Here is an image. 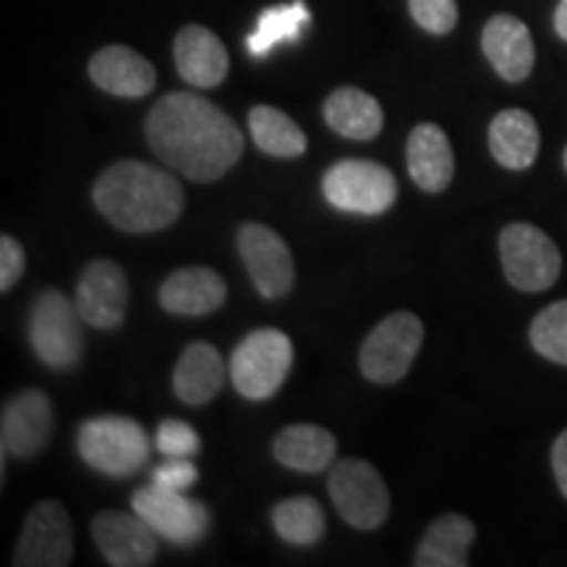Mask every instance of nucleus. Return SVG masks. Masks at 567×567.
<instances>
[{
	"label": "nucleus",
	"mask_w": 567,
	"mask_h": 567,
	"mask_svg": "<svg viewBox=\"0 0 567 567\" xmlns=\"http://www.w3.org/2000/svg\"><path fill=\"white\" fill-rule=\"evenodd\" d=\"M274 457L297 473H321L334 465L337 439L313 423H295L274 439Z\"/></svg>",
	"instance_id": "nucleus-23"
},
{
	"label": "nucleus",
	"mask_w": 567,
	"mask_h": 567,
	"mask_svg": "<svg viewBox=\"0 0 567 567\" xmlns=\"http://www.w3.org/2000/svg\"><path fill=\"white\" fill-rule=\"evenodd\" d=\"M53 402L40 389H24L6 400L0 413V444H3V460H30L45 452L53 439Z\"/></svg>",
	"instance_id": "nucleus-12"
},
{
	"label": "nucleus",
	"mask_w": 567,
	"mask_h": 567,
	"mask_svg": "<svg viewBox=\"0 0 567 567\" xmlns=\"http://www.w3.org/2000/svg\"><path fill=\"white\" fill-rule=\"evenodd\" d=\"M410 17L431 34H450L457 27V0H408Z\"/></svg>",
	"instance_id": "nucleus-31"
},
{
	"label": "nucleus",
	"mask_w": 567,
	"mask_h": 567,
	"mask_svg": "<svg viewBox=\"0 0 567 567\" xmlns=\"http://www.w3.org/2000/svg\"><path fill=\"white\" fill-rule=\"evenodd\" d=\"M555 30L567 42V0H559L555 9Z\"/></svg>",
	"instance_id": "nucleus-35"
},
{
	"label": "nucleus",
	"mask_w": 567,
	"mask_h": 567,
	"mask_svg": "<svg viewBox=\"0 0 567 567\" xmlns=\"http://www.w3.org/2000/svg\"><path fill=\"white\" fill-rule=\"evenodd\" d=\"M295 363V347L279 329L250 331L231 354V384L245 400L264 402L287 381Z\"/></svg>",
	"instance_id": "nucleus-4"
},
{
	"label": "nucleus",
	"mask_w": 567,
	"mask_h": 567,
	"mask_svg": "<svg viewBox=\"0 0 567 567\" xmlns=\"http://www.w3.org/2000/svg\"><path fill=\"white\" fill-rule=\"evenodd\" d=\"M250 134L258 151L274 158H297L308 151V137L287 113L274 105H255L247 116Z\"/></svg>",
	"instance_id": "nucleus-26"
},
{
	"label": "nucleus",
	"mask_w": 567,
	"mask_h": 567,
	"mask_svg": "<svg viewBox=\"0 0 567 567\" xmlns=\"http://www.w3.org/2000/svg\"><path fill=\"white\" fill-rule=\"evenodd\" d=\"M151 151L189 182H216L243 158V132L229 113L195 92H168L145 122Z\"/></svg>",
	"instance_id": "nucleus-1"
},
{
	"label": "nucleus",
	"mask_w": 567,
	"mask_h": 567,
	"mask_svg": "<svg viewBox=\"0 0 567 567\" xmlns=\"http://www.w3.org/2000/svg\"><path fill=\"white\" fill-rule=\"evenodd\" d=\"M499 258L507 281L520 292H544L563 274V255L555 239L534 224H507L499 234Z\"/></svg>",
	"instance_id": "nucleus-6"
},
{
	"label": "nucleus",
	"mask_w": 567,
	"mask_h": 567,
	"mask_svg": "<svg viewBox=\"0 0 567 567\" xmlns=\"http://www.w3.org/2000/svg\"><path fill=\"white\" fill-rule=\"evenodd\" d=\"M551 471H555L559 492H563L567 499V429L555 439V444H551Z\"/></svg>",
	"instance_id": "nucleus-34"
},
{
	"label": "nucleus",
	"mask_w": 567,
	"mask_h": 567,
	"mask_svg": "<svg viewBox=\"0 0 567 567\" xmlns=\"http://www.w3.org/2000/svg\"><path fill=\"white\" fill-rule=\"evenodd\" d=\"M274 528L287 544L295 547H313L326 534V515L313 496H292L274 507Z\"/></svg>",
	"instance_id": "nucleus-28"
},
{
	"label": "nucleus",
	"mask_w": 567,
	"mask_h": 567,
	"mask_svg": "<svg viewBox=\"0 0 567 567\" xmlns=\"http://www.w3.org/2000/svg\"><path fill=\"white\" fill-rule=\"evenodd\" d=\"M132 509L166 542L189 547L205 536L210 526V513L203 502L189 499L184 492L147 484L134 492Z\"/></svg>",
	"instance_id": "nucleus-10"
},
{
	"label": "nucleus",
	"mask_w": 567,
	"mask_h": 567,
	"mask_svg": "<svg viewBox=\"0 0 567 567\" xmlns=\"http://www.w3.org/2000/svg\"><path fill=\"white\" fill-rule=\"evenodd\" d=\"M90 80L109 95L145 97L155 87V69L132 48L109 45L90 59Z\"/></svg>",
	"instance_id": "nucleus-20"
},
{
	"label": "nucleus",
	"mask_w": 567,
	"mask_h": 567,
	"mask_svg": "<svg viewBox=\"0 0 567 567\" xmlns=\"http://www.w3.org/2000/svg\"><path fill=\"white\" fill-rule=\"evenodd\" d=\"M408 174L423 193L439 195L455 179V153L442 126L417 124L408 137Z\"/></svg>",
	"instance_id": "nucleus-18"
},
{
	"label": "nucleus",
	"mask_w": 567,
	"mask_h": 567,
	"mask_svg": "<svg viewBox=\"0 0 567 567\" xmlns=\"http://www.w3.org/2000/svg\"><path fill=\"white\" fill-rule=\"evenodd\" d=\"M329 494L344 523L358 530H375L389 517V488L371 463L347 457L331 467Z\"/></svg>",
	"instance_id": "nucleus-9"
},
{
	"label": "nucleus",
	"mask_w": 567,
	"mask_h": 567,
	"mask_svg": "<svg viewBox=\"0 0 567 567\" xmlns=\"http://www.w3.org/2000/svg\"><path fill=\"white\" fill-rule=\"evenodd\" d=\"M197 481V467L189 457H168L153 471V484L163 488H174V492H187Z\"/></svg>",
	"instance_id": "nucleus-32"
},
{
	"label": "nucleus",
	"mask_w": 567,
	"mask_h": 567,
	"mask_svg": "<svg viewBox=\"0 0 567 567\" xmlns=\"http://www.w3.org/2000/svg\"><path fill=\"white\" fill-rule=\"evenodd\" d=\"M226 379L224 360L210 342H193L174 368V392L184 405H208L221 392Z\"/></svg>",
	"instance_id": "nucleus-22"
},
{
	"label": "nucleus",
	"mask_w": 567,
	"mask_h": 567,
	"mask_svg": "<svg viewBox=\"0 0 567 567\" xmlns=\"http://www.w3.org/2000/svg\"><path fill=\"white\" fill-rule=\"evenodd\" d=\"M76 308L92 329H118L130 308V279L113 260H92L76 284Z\"/></svg>",
	"instance_id": "nucleus-14"
},
{
	"label": "nucleus",
	"mask_w": 567,
	"mask_h": 567,
	"mask_svg": "<svg viewBox=\"0 0 567 567\" xmlns=\"http://www.w3.org/2000/svg\"><path fill=\"white\" fill-rule=\"evenodd\" d=\"M24 268H27L24 247L19 245V239L3 234V237H0V289L9 292L11 287H17L21 276H24Z\"/></svg>",
	"instance_id": "nucleus-33"
},
{
	"label": "nucleus",
	"mask_w": 567,
	"mask_h": 567,
	"mask_svg": "<svg viewBox=\"0 0 567 567\" xmlns=\"http://www.w3.org/2000/svg\"><path fill=\"white\" fill-rule=\"evenodd\" d=\"M423 344V321L415 313L400 310L384 318L360 347V371L379 386L402 381L415 363Z\"/></svg>",
	"instance_id": "nucleus-8"
},
{
	"label": "nucleus",
	"mask_w": 567,
	"mask_h": 567,
	"mask_svg": "<svg viewBox=\"0 0 567 567\" xmlns=\"http://www.w3.org/2000/svg\"><path fill=\"white\" fill-rule=\"evenodd\" d=\"M323 197L337 210L354 216H381L396 200L394 174L375 161L347 158L339 161L323 174Z\"/></svg>",
	"instance_id": "nucleus-7"
},
{
	"label": "nucleus",
	"mask_w": 567,
	"mask_h": 567,
	"mask_svg": "<svg viewBox=\"0 0 567 567\" xmlns=\"http://www.w3.org/2000/svg\"><path fill=\"white\" fill-rule=\"evenodd\" d=\"M151 436L137 421L124 415H97L80 425L76 450L92 471L124 478L137 473L151 457Z\"/></svg>",
	"instance_id": "nucleus-3"
},
{
	"label": "nucleus",
	"mask_w": 567,
	"mask_h": 567,
	"mask_svg": "<svg viewBox=\"0 0 567 567\" xmlns=\"http://www.w3.org/2000/svg\"><path fill=\"white\" fill-rule=\"evenodd\" d=\"M174 61L182 80L193 87H218L229 74V53L208 27L187 24L174 38Z\"/></svg>",
	"instance_id": "nucleus-17"
},
{
	"label": "nucleus",
	"mask_w": 567,
	"mask_h": 567,
	"mask_svg": "<svg viewBox=\"0 0 567 567\" xmlns=\"http://www.w3.org/2000/svg\"><path fill=\"white\" fill-rule=\"evenodd\" d=\"M542 134L536 118L523 109H507L496 113L488 124V151L499 166L509 172H526L538 158Z\"/></svg>",
	"instance_id": "nucleus-21"
},
{
	"label": "nucleus",
	"mask_w": 567,
	"mask_h": 567,
	"mask_svg": "<svg viewBox=\"0 0 567 567\" xmlns=\"http://www.w3.org/2000/svg\"><path fill=\"white\" fill-rule=\"evenodd\" d=\"M476 542V526L460 513H446L431 523L415 549V567H465Z\"/></svg>",
	"instance_id": "nucleus-24"
},
{
	"label": "nucleus",
	"mask_w": 567,
	"mask_h": 567,
	"mask_svg": "<svg viewBox=\"0 0 567 567\" xmlns=\"http://www.w3.org/2000/svg\"><path fill=\"white\" fill-rule=\"evenodd\" d=\"M158 300L174 316H208L226 300V281L208 266L179 268L161 284Z\"/></svg>",
	"instance_id": "nucleus-19"
},
{
	"label": "nucleus",
	"mask_w": 567,
	"mask_h": 567,
	"mask_svg": "<svg viewBox=\"0 0 567 567\" xmlns=\"http://www.w3.org/2000/svg\"><path fill=\"white\" fill-rule=\"evenodd\" d=\"M92 538L113 567H147L158 559V534L134 509H103L92 520Z\"/></svg>",
	"instance_id": "nucleus-15"
},
{
	"label": "nucleus",
	"mask_w": 567,
	"mask_h": 567,
	"mask_svg": "<svg viewBox=\"0 0 567 567\" xmlns=\"http://www.w3.org/2000/svg\"><path fill=\"white\" fill-rule=\"evenodd\" d=\"M565 172H567V147H565Z\"/></svg>",
	"instance_id": "nucleus-36"
},
{
	"label": "nucleus",
	"mask_w": 567,
	"mask_h": 567,
	"mask_svg": "<svg viewBox=\"0 0 567 567\" xmlns=\"http://www.w3.org/2000/svg\"><path fill=\"white\" fill-rule=\"evenodd\" d=\"M530 344L542 358L567 365V300L551 302L530 323Z\"/></svg>",
	"instance_id": "nucleus-29"
},
{
	"label": "nucleus",
	"mask_w": 567,
	"mask_h": 567,
	"mask_svg": "<svg viewBox=\"0 0 567 567\" xmlns=\"http://www.w3.org/2000/svg\"><path fill=\"white\" fill-rule=\"evenodd\" d=\"M481 48L496 74L509 84L526 82L534 71L536 48L526 21L513 13H496L481 32Z\"/></svg>",
	"instance_id": "nucleus-16"
},
{
	"label": "nucleus",
	"mask_w": 567,
	"mask_h": 567,
	"mask_svg": "<svg viewBox=\"0 0 567 567\" xmlns=\"http://www.w3.org/2000/svg\"><path fill=\"white\" fill-rule=\"evenodd\" d=\"M74 557V534L69 513L59 502H40L27 515L13 565L17 567H66Z\"/></svg>",
	"instance_id": "nucleus-13"
},
{
	"label": "nucleus",
	"mask_w": 567,
	"mask_h": 567,
	"mask_svg": "<svg viewBox=\"0 0 567 567\" xmlns=\"http://www.w3.org/2000/svg\"><path fill=\"white\" fill-rule=\"evenodd\" d=\"M82 316L59 289H42L30 310V344L42 365L53 371L76 368L84 352Z\"/></svg>",
	"instance_id": "nucleus-5"
},
{
	"label": "nucleus",
	"mask_w": 567,
	"mask_h": 567,
	"mask_svg": "<svg viewBox=\"0 0 567 567\" xmlns=\"http://www.w3.org/2000/svg\"><path fill=\"white\" fill-rule=\"evenodd\" d=\"M310 21V11L305 0H295V3L271 6L258 17L255 30L247 34V51L252 59H264L281 42H297L305 27Z\"/></svg>",
	"instance_id": "nucleus-27"
},
{
	"label": "nucleus",
	"mask_w": 567,
	"mask_h": 567,
	"mask_svg": "<svg viewBox=\"0 0 567 567\" xmlns=\"http://www.w3.org/2000/svg\"><path fill=\"white\" fill-rule=\"evenodd\" d=\"M326 124L347 140H373L384 130V111L373 95L358 87H339L326 97Z\"/></svg>",
	"instance_id": "nucleus-25"
},
{
	"label": "nucleus",
	"mask_w": 567,
	"mask_h": 567,
	"mask_svg": "<svg viewBox=\"0 0 567 567\" xmlns=\"http://www.w3.org/2000/svg\"><path fill=\"white\" fill-rule=\"evenodd\" d=\"M153 444L166 457H193L200 452L197 431L187 421H179V417H166L155 431Z\"/></svg>",
	"instance_id": "nucleus-30"
},
{
	"label": "nucleus",
	"mask_w": 567,
	"mask_h": 567,
	"mask_svg": "<svg viewBox=\"0 0 567 567\" xmlns=\"http://www.w3.org/2000/svg\"><path fill=\"white\" fill-rule=\"evenodd\" d=\"M239 258L266 300L287 297L295 287V260L284 239L264 224H243L237 231Z\"/></svg>",
	"instance_id": "nucleus-11"
},
{
	"label": "nucleus",
	"mask_w": 567,
	"mask_h": 567,
	"mask_svg": "<svg viewBox=\"0 0 567 567\" xmlns=\"http://www.w3.org/2000/svg\"><path fill=\"white\" fill-rule=\"evenodd\" d=\"M95 208L126 234H153L179 221L184 189L174 174L145 161H118L92 187Z\"/></svg>",
	"instance_id": "nucleus-2"
}]
</instances>
